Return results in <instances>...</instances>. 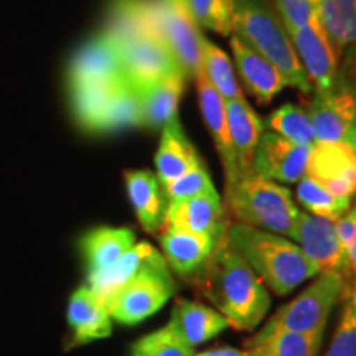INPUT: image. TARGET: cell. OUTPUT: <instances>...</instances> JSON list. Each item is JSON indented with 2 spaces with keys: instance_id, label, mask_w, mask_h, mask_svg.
Segmentation results:
<instances>
[{
  "instance_id": "obj_19",
  "label": "cell",
  "mask_w": 356,
  "mask_h": 356,
  "mask_svg": "<svg viewBox=\"0 0 356 356\" xmlns=\"http://www.w3.org/2000/svg\"><path fill=\"white\" fill-rule=\"evenodd\" d=\"M226 225L225 208L218 191L168 203L162 229L220 236Z\"/></svg>"
},
{
  "instance_id": "obj_31",
  "label": "cell",
  "mask_w": 356,
  "mask_h": 356,
  "mask_svg": "<svg viewBox=\"0 0 356 356\" xmlns=\"http://www.w3.org/2000/svg\"><path fill=\"white\" fill-rule=\"evenodd\" d=\"M323 333L279 332L248 346V356H317L322 346Z\"/></svg>"
},
{
  "instance_id": "obj_37",
  "label": "cell",
  "mask_w": 356,
  "mask_h": 356,
  "mask_svg": "<svg viewBox=\"0 0 356 356\" xmlns=\"http://www.w3.org/2000/svg\"><path fill=\"white\" fill-rule=\"evenodd\" d=\"M131 356H195V348L185 345L165 325L139 338L131 346Z\"/></svg>"
},
{
  "instance_id": "obj_8",
  "label": "cell",
  "mask_w": 356,
  "mask_h": 356,
  "mask_svg": "<svg viewBox=\"0 0 356 356\" xmlns=\"http://www.w3.org/2000/svg\"><path fill=\"white\" fill-rule=\"evenodd\" d=\"M159 38L167 44L184 70L186 78L193 79L203 73L202 38L197 22L191 19L185 3L160 0L155 2Z\"/></svg>"
},
{
  "instance_id": "obj_16",
  "label": "cell",
  "mask_w": 356,
  "mask_h": 356,
  "mask_svg": "<svg viewBox=\"0 0 356 356\" xmlns=\"http://www.w3.org/2000/svg\"><path fill=\"white\" fill-rule=\"evenodd\" d=\"M68 325L71 328V348L102 340L113 333L109 307L89 286L76 289L70 297Z\"/></svg>"
},
{
  "instance_id": "obj_3",
  "label": "cell",
  "mask_w": 356,
  "mask_h": 356,
  "mask_svg": "<svg viewBox=\"0 0 356 356\" xmlns=\"http://www.w3.org/2000/svg\"><path fill=\"white\" fill-rule=\"evenodd\" d=\"M233 2V35L270 61L286 76L289 86L299 89L302 95H312L305 71L275 8L266 0Z\"/></svg>"
},
{
  "instance_id": "obj_4",
  "label": "cell",
  "mask_w": 356,
  "mask_h": 356,
  "mask_svg": "<svg viewBox=\"0 0 356 356\" xmlns=\"http://www.w3.org/2000/svg\"><path fill=\"white\" fill-rule=\"evenodd\" d=\"M226 207L236 221L280 236H291L299 218L291 190L256 173L225 186Z\"/></svg>"
},
{
  "instance_id": "obj_20",
  "label": "cell",
  "mask_w": 356,
  "mask_h": 356,
  "mask_svg": "<svg viewBox=\"0 0 356 356\" xmlns=\"http://www.w3.org/2000/svg\"><path fill=\"white\" fill-rule=\"evenodd\" d=\"M198 92L200 111L203 114V121L207 124L208 132H210L213 142H215L216 152L220 155L221 165L225 168L226 185L233 184L238 180L239 173L236 167V157L233 142H231L229 127H228V115H226L225 99L220 96V92L208 83L204 74H198L195 78Z\"/></svg>"
},
{
  "instance_id": "obj_10",
  "label": "cell",
  "mask_w": 356,
  "mask_h": 356,
  "mask_svg": "<svg viewBox=\"0 0 356 356\" xmlns=\"http://www.w3.org/2000/svg\"><path fill=\"white\" fill-rule=\"evenodd\" d=\"M305 177L335 198L356 195V154L350 142H315L310 149Z\"/></svg>"
},
{
  "instance_id": "obj_5",
  "label": "cell",
  "mask_w": 356,
  "mask_h": 356,
  "mask_svg": "<svg viewBox=\"0 0 356 356\" xmlns=\"http://www.w3.org/2000/svg\"><path fill=\"white\" fill-rule=\"evenodd\" d=\"M345 291V277L338 270L318 274V277L302 291L296 299L282 305L267 320L259 332L244 341V348L264 340L279 332L323 333L333 307L341 300Z\"/></svg>"
},
{
  "instance_id": "obj_43",
  "label": "cell",
  "mask_w": 356,
  "mask_h": 356,
  "mask_svg": "<svg viewBox=\"0 0 356 356\" xmlns=\"http://www.w3.org/2000/svg\"><path fill=\"white\" fill-rule=\"evenodd\" d=\"M351 147H353V150H355V154H356V129H355V132H353V139H351Z\"/></svg>"
},
{
  "instance_id": "obj_23",
  "label": "cell",
  "mask_w": 356,
  "mask_h": 356,
  "mask_svg": "<svg viewBox=\"0 0 356 356\" xmlns=\"http://www.w3.org/2000/svg\"><path fill=\"white\" fill-rule=\"evenodd\" d=\"M318 19L340 58V68L356 74V0H322Z\"/></svg>"
},
{
  "instance_id": "obj_28",
  "label": "cell",
  "mask_w": 356,
  "mask_h": 356,
  "mask_svg": "<svg viewBox=\"0 0 356 356\" xmlns=\"http://www.w3.org/2000/svg\"><path fill=\"white\" fill-rule=\"evenodd\" d=\"M124 81H126V78L111 83L71 88L73 114L79 127L88 132H102L111 102H113L115 92Z\"/></svg>"
},
{
  "instance_id": "obj_14",
  "label": "cell",
  "mask_w": 356,
  "mask_h": 356,
  "mask_svg": "<svg viewBox=\"0 0 356 356\" xmlns=\"http://www.w3.org/2000/svg\"><path fill=\"white\" fill-rule=\"evenodd\" d=\"M229 47L234 56L236 70L241 78L243 91L254 97L257 104H270L280 91L289 88L286 76L270 61L248 47L241 38L231 35Z\"/></svg>"
},
{
  "instance_id": "obj_34",
  "label": "cell",
  "mask_w": 356,
  "mask_h": 356,
  "mask_svg": "<svg viewBox=\"0 0 356 356\" xmlns=\"http://www.w3.org/2000/svg\"><path fill=\"white\" fill-rule=\"evenodd\" d=\"M335 335L325 356H356V284H346Z\"/></svg>"
},
{
  "instance_id": "obj_9",
  "label": "cell",
  "mask_w": 356,
  "mask_h": 356,
  "mask_svg": "<svg viewBox=\"0 0 356 356\" xmlns=\"http://www.w3.org/2000/svg\"><path fill=\"white\" fill-rule=\"evenodd\" d=\"M286 30L312 86V95L327 92L337 79L340 58L325 33L320 19H315L300 29Z\"/></svg>"
},
{
  "instance_id": "obj_2",
  "label": "cell",
  "mask_w": 356,
  "mask_h": 356,
  "mask_svg": "<svg viewBox=\"0 0 356 356\" xmlns=\"http://www.w3.org/2000/svg\"><path fill=\"white\" fill-rule=\"evenodd\" d=\"M225 236L264 286L277 296H287L307 279L318 275L292 239L238 221H226Z\"/></svg>"
},
{
  "instance_id": "obj_44",
  "label": "cell",
  "mask_w": 356,
  "mask_h": 356,
  "mask_svg": "<svg viewBox=\"0 0 356 356\" xmlns=\"http://www.w3.org/2000/svg\"><path fill=\"white\" fill-rule=\"evenodd\" d=\"M168 2H178V3H185V0H168Z\"/></svg>"
},
{
  "instance_id": "obj_24",
  "label": "cell",
  "mask_w": 356,
  "mask_h": 356,
  "mask_svg": "<svg viewBox=\"0 0 356 356\" xmlns=\"http://www.w3.org/2000/svg\"><path fill=\"white\" fill-rule=\"evenodd\" d=\"M154 162L157 168L155 175L163 186L175 181L186 172L193 170L195 167L202 165V159L186 137L178 115L162 129V137Z\"/></svg>"
},
{
  "instance_id": "obj_35",
  "label": "cell",
  "mask_w": 356,
  "mask_h": 356,
  "mask_svg": "<svg viewBox=\"0 0 356 356\" xmlns=\"http://www.w3.org/2000/svg\"><path fill=\"white\" fill-rule=\"evenodd\" d=\"M185 7L198 26L221 37L233 35V0H185Z\"/></svg>"
},
{
  "instance_id": "obj_18",
  "label": "cell",
  "mask_w": 356,
  "mask_h": 356,
  "mask_svg": "<svg viewBox=\"0 0 356 356\" xmlns=\"http://www.w3.org/2000/svg\"><path fill=\"white\" fill-rule=\"evenodd\" d=\"M218 238L220 236L197 234L180 229H162V234H160L162 256L170 270L190 280L210 259L211 252L216 248Z\"/></svg>"
},
{
  "instance_id": "obj_6",
  "label": "cell",
  "mask_w": 356,
  "mask_h": 356,
  "mask_svg": "<svg viewBox=\"0 0 356 356\" xmlns=\"http://www.w3.org/2000/svg\"><path fill=\"white\" fill-rule=\"evenodd\" d=\"M175 293L170 267L155 251L140 270L109 302L111 317L124 325H137L162 309Z\"/></svg>"
},
{
  "instance_id": "obj_25",
  "label": "cell",
  "mask_w": 356,
  "mask_h": 356,
  "mask_svg": "<svg viewBox=\"0 0 356 356\" xmlns=\"http://www.w3.org/2000/svg\"><path fill=\"white\" fill-rule=\"evenodd\" d=\"M225 106L238 173L239 177L251 175V173H254L252 172V162H254L257 144L264 134V124L246 101V97L228 99L225 101Z\"/></svg>"
},
{
  "instance_id": "obj_39",
  "label": "cell",
  "mask_w": 356,
  "mask_h": 356,
  "mask_svg": "<svg viewBox=\"0 0 356 356\" xmlns=\"http://www.w3.org/2000/svg\"><path fill=\"white\" fill-rule=\"evenodd\" d=\"M322 0H274V8L286 29H300L318 19Z\"/></svg>"
},
{
  "instance_id": "obj_17",
  "label": "cell",
  "mask_w": 356,
  "mask_h": 356,
  "mask_svg": "<svg viewBox=\"0 0 356 356\" xmlns=\"http://www.w3.org/2000/svg\"><path fill=\"white\" fill-rule=\"evenodd\" d=\"M102 35H106L119 48V51L136 40L149 37L159 38L155 2H150V0H113Z\"/></svg>"
},
{
  "instance_id": "obj_30",
  "label": "cell",
  "mask_w": 356,
  "mask_h": 356,
  "mask_svg": "<svg viewBox=\"0 0 356 356\" xmlns=\"http://www.w3.org/2000/svg\"><path fill=\"white\" fill-rule=\"evenodd\" d=\"M202 63L203 74L208 83L220 92L225 101L244 97V92L236 78L233 61L215 43L207 37L202 38Z\"/></svg>"
},
{
  "instance_id": "obj_21",
  "label": "cell",
  "mask_w": 356,
  "mask_h": 356,
  "mask_svg": "<svg viewBox=\"0 0 356 356\" xmlns=\"http://www.w3.org/2000/svg\"><path fill=\"white\" fill-rule=\"evenodd\" d=\"M129 202L144 231L157 234L165 222L168 200L165 186L150 170H127L124 173Z\"/></svg>"
},
{
  "instance_id": "obj_29",
  "label": "cell",
  "mask_w": 356,
  "mask_h": 356,
  "mask_svg": "<svg viewBox=\"0 0 356 356\" xmlns=\"http://www.w3.org/2000/svg\"><path fill=\"white\" fill-rule=\"evenodd\" d=\"M157 251L149 243H136L121 259L115 261L109 269L99 274L88 275V286L101 297L106 304L113 300L118 293L134 275L140 270V267L149 261V257Z\"/></svg>"
},
{
  "instance_id": "obj_40",
  "label": "cell",
  "mask_w": 356,
  "mask_h": 356,
  "mask_svg": "<svg viewBox=\"0 0 356 356\" xmlns=\"http://www.w3.org/2000/svg\"><path fill=\"white\" fill-rule=\"evenodd\" d=\"M337 236L340 239L341 248H348L356 238V204H351V208L335 221Z\"/></svg>"
},
{
  "instance_id": "obj_22",
  "label": "cell",
  "mask_w": 356,
  "mask_h": 356,
  "mask_svg": "<svg viewBox=\"0 0 356 356\" xmlns=\"http://www.w3.org/2000/svg\"><path fill=\"white\" fill-rule=\"evenodd\" d=\"M167 327L185 345L195 348L220 335L229 325L213 307L188 299H178L173 305Z\"/></svg>"
},
{
  "instance_id": "obj_11",
  "label": "cell",
  "mask_w": 356,
  "mask_h": 356,
  "mask_svg": "<svg viewBox=\"0 0 356 356\" xmlns=\"http://www.w3.org/2000/svg\"><path fill=\"white\" fill-rule=\"evenodd\" d=\"M289 238L302 249L318 274L341 273L345 254L337 236L335 221L300 211Z\"/></svg>"
},
{
  "instance_id": "obj_32",
  "label": "cell",
  "mask_w": 356,
  "mask_h": 356,
  "mask_svg": "<svg viewBox=\"0 0 356 356\" xmlns=\"http://www.w3.org/2000/svg\"><path fill=\"white\" fill-rule=\"evenodd\" d=\"M267 127L297 145L312 147L315 144L314 124L307 109L296 104H286L275 109L267 119Z\"/></svg>"
},
{
  "instance_id": "obj_42",
  "label": "cell",
  "mask_w": 356,
  "mask_h": 356,
  "mask_svg": "<svg viewBox=\"0 0 356 356\" xmlns=\"http://www.w3.org/2000/svg\"><path fill=\"white\" fill-rule=\"evenodd\" d=\"M195 356H248L246 350H238L233 346H221V348H213L202 353H195Z\"/></svg>"
},
{
  "instance_id": "obj_7",
  "label": "cell",
  "mask_w": 356,
  "mask_h": 356,
  "mask_svg": "<svg viewBox=\"0 0 356 356\" xmlns=\"http://www.w3.org/2000/svg\"><path fill=\"white\" fill-rule=\"evenodd\" d=\"M315 131V142H350L356 129V76L338 70L333 86L312 95L307 108Z\"/></svg>"
},
{
  "instance_id": "obj_12",
  "label": "cell",
  "mask_w": 356,
  "mask_h": 356,
  "mask_svg": "<svg viewBox=\"0 0 356 356\" xmlns=\"http://www.w3.org/2000/svg\"><path fill=\"white\" fill-rule=\"evenodd\" d=\"M312 147L297 145L273 131H264L257 144L252 172L282 184H297L305 177Z\"/></svg>"
},
{
  "instance_id": "obj_36",
  "label": "cell",
  "mask_w": 356,
  "mask_h": 356,
  "mask_svg": "<svg viewBox=\"0 0 356 356\" xmlns=\"http://www.w3.org/2000/svg\"><path fill=\"white\" fill-rule=\"evenodd\" d=\"M127 127H142V104L139 91L126 79L111 102L102 132L121 131Z\"/></svg>"
},
{
  "instance_id": "obj_1",
  "label": "cell",
  "mask_w": 356,
  "mask_h": 356,
  "mask_svg": "<svg viewBox=\"0 0 356 356\" xmlns=\"http://www.w3.org/2000/svg\"><path fill=\"white\" fill-rule=\"evenodd\" d=\"M190 282L198 296L210 302L229 327L238 332L254 330L269 312V291L248 262L229 246L225 229L210 259Z\"/></svg>"
},
{
  "instance_id": "obj_33",
  "label": "cell",
  "mask_w": 356,
  "mask_h": 356,
  "mask_svg": "<svg viewBox=\"0 0 356 356\" xmlns=\"http://www.w3.org/2000/svg\"><path fill=\"white\" fill-rule=\"evenodd\" d=\"M296 197L307 213L327 218V220L332 221H337L338 218L343 216L353 204V200L335 198L309 177H304L302 180L297 181Z\"/></svg>"
},
{
  "instance_id": "obj_26",
  "label": "cell",
  "mask_w": 356,
  "mask_h": 356,
  "mask_svg": "<svg viewBox=\"0 0 356 356\" xmlns=\"http://www.w3.org/2000/svg\"><path fill=\"white\" fill-rule=\"evenodd\" d=\"M188 81L184 71H175L160 81L139 89L142 104V127L163 129L178 115V104Z\"/></svg>"
},
{
  "instance_id": "obj_41",
  "label": "cell",
  "mask_w": 356,
  "mask_h": 356,
  "mask_svg": "<svg viewBox=\"0 0 356 356\" xmlns=\"http://www.w3.org/2000/svg\"><path fill=\"white\" fill-rule=\"evenodd\" d=\"M343 269H341V274H343L346 284H356V238L355 241L350 244L348 248L343 249Z\"/></svg>"
},
{
  "instance_id": "obj_38",
  "label": "cell",
  "mask_w": 356,
  "mask_h": 356,
  "mask_svg": "<svg viewBox=\"0 0 356 356\" xmlns=\"http://www.w3.org/2000/svg\"><path fill=\"white\" fill-rule=\"evenodd\" d=\"M211 191H216L215 185H213L210 173H208L207 168L202 165L195 167L193 170L186 172L185 175L177 178L175 181L168 184L165 186V193L168 203L173 202H181V200H188L193 197H198V195L211 193Z\"/></svg>"
},
{
  "instance_id": "obj_13",
  "label": "cell",
  "mask_w": 356,
  "mask_h": 356,
  "mask_svg": "<svg viewBox=\"0 0 356 356\" xmlns=\"http://www.w3.org/2000/svg\"><path fill=\"white\" fill-rule=\"evenodd\" d=\"M124 76L139 91L175 71H184L162 40L149 37L129 43L121 50Z\"/></svg>"
},
{
  "instance_id": "obj_27",
  "label": "cell",
  "mask_w": 356,
  "mask_h": 356,
  "mask_svg": "<svg viewBox=\"0 0 356 356\" xmlns=\"http://www.w3.org/2000/svg\"><path fill=\"white\" fill-rule=\"evenodd\" d=\"M136 244V234L129 228L99 226L88 231L79 241L81 254L88 267V275L109 269Z\"/></svg>"
},
{
  "instance_id": "obj_15",
  "label": "cell",
  "mask_w": 356,
  "mask_h": 356,
  "mask_svg": "<svg viewBox=\"0 0 356 356\" xmlns=\"http://www.w3.org/2000/svg\"><path fill=\"white\" fill-rule=\"evenodd\" d=\"M122 78L126 76L122 71L121 51L102 33L79 48L71 60L68 71L70 88L111 83Z\"/></svg>"
}]
</instances>
